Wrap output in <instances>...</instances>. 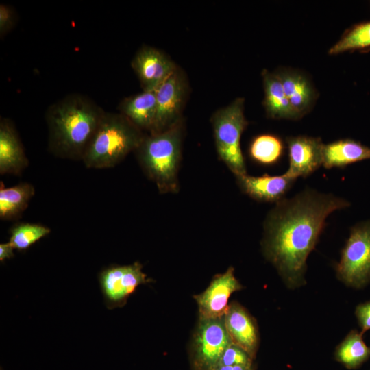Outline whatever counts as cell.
Instances as JSON below:
<instances>
[{"label": "cell", "instance_id": "6da1fadb", "mask_svg": "<svg viewBox=\"0 0 370 370\" xmlns=\"http://www.w3.org/2000/svg\"><path fill=\"white\" fill-rule=\"evenodd\" d=\"M349 203L332 194L306 189L275 204L264 222L262 249L290 286L301 284L306 260L327 217Z\"/></svg>", "mask_w": 370, "mask_h": 370}, {"label": "cell", "instance_id": "7a4b0ae2", "mask_svg": "<svg viewBox=\"0 0 370 370\" xmlns=\"http://www.w3.org/2000/svg\"><path fill=\"white\" fill-rule=\"evenodd\" d=\"M106 111L89 97L69 94L45 113L48 149L56 157L82 160Z\"/></svg>", "mask_w": 370, "mask_h": 370}, {"label": "cell", "instance_id": "3957f363", "mask_svg": "<svg viewBox=\"0 0 370 370\" xmlns=\"http://www.w3.org/2000/svg\"><path fill=\"white\" fill-rule=\"evenodd\" d=\"M184 132L181 119L164 131L146 134L134 151L144 173L161 193H175L179 190Z\"/></svg>", "mask_w": 370, "mask_h": 370}, {"label": "cell", "instance_id": "277c9868", "mask_svg": "<svg viewBox=\"0 0 370 370\" xmlns=\"http://www.w3.org/2000/svg\"><path fill=\"white\" fill-rule=\"evenodd\" d=\"M145 134L119 112H106L82 161L90 169L114 167L136 150Z\"/></svg>", "mask_w": 370, "mask_h": 370}, {"label": "cell", "instance_id": "5b68a950", "mask_svg": "<svg viewBox=\"0 0 370 370\" xmlns=\"http://www.w3.org/2000/svg\"><path fill=\"white\" fill-rule=\"evenodd\" d=\"M245 100L238 97L213 113L210 121L219 158L235 176L247 174L241 138L248 125L244 114Z\"/></svg>", "mask_w": 370, "mask_h": 370}, {"label": "cell", "instance_id": "8992f818", "mask_svg": "<svg viewBox=\"0 0 370 370\" xmlns=\"http://www.w3.org/2000/svg\"><path fill=\"white\" fill-rule=\"evenodd\" d=\"M336 273L341 281L355 288H361L370 281V221L351 229Z\"/></svg>", "mask_w": 370, "mask_h": 370}, {"label": "cell", "instance_id": "52a82bcc", "mask_svg": "<svg viewBox=\"0 0 370 370\" xmlns=\"http://www.w3.org/2000/svg\"><path fill=\"white\" fill-rule=\"evenodd\" d=\"M232 341L224 323V317L199 318L190 349L192 370H212Z\"/></svg>", "mask_w": 370, "mask_h": 370}, {"label": "cell", "instance_id": "ba28073f", "mask_svg": "<svg viewBox=\"0 0 370 370\" xmlns=\"http://www.w3.org/2000/svg\"><path fill=\"white\" fill-rule=\"evenodd\" d=\"M142 269L143 265L135 262L128 265H112L99 273V282L108 309L124 306L138 286L151 282Z\"/></svg>", "mask_w": 370, "mask_h": 370}, {"label": "cell", "instance_id": "9c48e42d", "mask_svg": "<svg viewBox=\"0 0 370 370\" xmlns=\"http://www.w3.org/2000/svg\"><path fill=\"white\" fill-rule=\"evenodd\" d=\"M188 89L186 75L179 67L156 88V114L150 133L164 131L182 119Z\"/></svg>", "mask_w": 370, "mask_h": 370}, {"label": "cell", "instance_id": "30bf717a", "mask_svg": "<svg viewBox=\"0 0 370 370\" xmlns=\"http://www.w3.org/2000/svg\"><path fill=\"white\" fill-rule=\"evenodd\" d=\"M131 66L143 90H156L178 68L164 52L147 45L136 52Z\"/></svg>", "mask_w": 370, "mask_h": 370}, {"label": "cell", "instance_id": "8fae6325", "mask_svg": "<svg viewBox=\"0 0 370 370\" xmlns=\"http://www.w3.org/2000/svg\"><path fill=\"white\" fill-rule=\"evenodd\" d=\"M234 272V268L230 267L223 273L216 275L203 293L194 296L198 306L199 318L224 317L229 306L230 297L235 291L243 288Z\"/></svg>", "mask_w": 370, "mask_h": 370}, {"label": "cell", "instance_id": "7c38bea8", "mask_svg": "<svg viewBox=\"0 0 370 370\" xmlns=\"http://www.w3.org/2000/svg\"><path fill=\"white\" fill-rule=\"evenodd\" d=\"M289 166L286 171L297 179L313 173L323 164V144L319 138L297 136L286 138Z\"/></svg>", "mask_w": 370, "mask_h": 370}, {"label": "cell", "instance_id": "4fadbf2b", "mask_svg": "<svg viewBox=\"0 0 370 370\" xmlns=\"http://www.w3.org/2000/svg\"><path fill=\"white\" fill-rule=\"evenodd\" d=\"M241 189L252 199L262 202L278 203L291 188L296 179L286 173L280 175L265 173L261 176L247 174L236 176Z\"/></svg>", "mask_w": 370, "mask_h": 370}, {"label": "cell", "instance_id": "5bb4252c", "mask_svg": "<svg viewBox=\"0 0 370 370\" xmlns=\"http://www.w3.org/2000/svg\"><path fill=\"white\" fill-rule=\"evenodd\" d=\"M224 323L232 343L254 359L259 339L253 317L239 304L232 302L224 315Z\"/></svg>", "mask_w": 370, "mask_h": 370}, {"label": "cell", "instance_id": "9a60e30c", "mask_svg": "<svg viewBox=\"0 0 370 370\" xmlns=\"http://www.w3.org/2000/svg\"><path fill=\"white\" fill-rule=\"evenodd\" d=\"M29 160L14 124L8 118L0 119V174L19 175Z\"/></svg>", "mask_w": 370, "mask_h": 370}, {"label": "cell", "instance_id": "2e32d148", "mask_svg": "<svg viewBox=\"0 0 370 370\" xmlns=\"http://www.w3.org/2000/svg\"><path fill=\"white\" fill-rule=\"evenodd\" d=\"M119 112L142 131L150 133L156 114L155 90L141 92L123 99L118 106Z\"/></svg>", "mask_w": 370, "mask_h": 370}, {"label": "cell", "instance_id": "e0dca14e", "mask_svg": "<svg viewBox=\"0 0 370 370\" xmlns=\"http://www.w3.org/2000/svg\"><path fill=\"white\" fill-rule=\"evenodd\" d=\"M264 98L263 106L268 117L275 119H297L300 116L290 103L276 73H262Z\"/></svg>", "mask_w": 370, "mask_h": 370}, {"label": "cell", "instance_id": "ac0fdd59", "mask_svg": "<svg viewBox=\"0 0 370 370\" xmlns=\"http://www.w3.org/2000/svg\"><path fill=\"white\" fill-rule=\"evenodd\" d=\"M367 159H370V147L352 139H341L323 145L322 165L327 169L343 168Z\"/></svg>", "mask_w": 370, "mask_h": 370}, {"label": "cell", "instance_id": "d6986e66", "mask_svg": "<svg viewBox=\"0 0 370 370\" xmlns=\"http://www.w3.org/2000/svg\"><path fill=\"white\" fill-rule=\"evenodd\" d=\"M284 92L297 114L302 117L311 108L315 94L310 81L302 74L292 71L276 73Z\"/></svg>", "mask_w": 370, "mask_h": 370}, {"label": "cell", "instance_id": "ffe728a7", "mask_svg": "<svg viewBox=\"0 0 370 370\" xmlns=\"http://www.w3.org/2000/svg\"><path fill=\"white\" fill-rule=\"evenodd\" d=\"M34 194L35 188L30 183L21 182L6 188L1 182L0 219L14 221L21 218Z\"/></svg>", "mask_w": 370, "mask_h": 370}, {"label": "cell", "instance_id": "44dd1931", "mask_svg": "<svg viewBox=\"0 0 370 370\" xmlns=\"http://www.w3.org/2000/svg\"><path fill=\"white\" fill-rule=\"evenodd\" d=\"M362 334L351 331L336 349L335 359L349 369L360 367L370 358V347L365 343Z\"/></svg>", "mask_w": 370, "mask_h": 370}, {"label": "cell", "instance_id": "7402d4cb", "mask_svg": "<svg viewBox=\"0 0 370 370\" xmlns=\"http://www.w3.org/2000/svg\"><path fill=\"white\" fill-rule=\"evenodd\" d=\"M284 151V145L279 136L264 134L252 139L249 154L255 162L264 166H272L281 160Z\"/></svg>", "mask_w": 370, "mask_h": 370}, {"label": "cell", "instance_id": "603a6c76", "mask_svg": "<svg viewBox=\"0 0 370 370\" xmlns=\"http://www.w3.org/2000/svg\"><path fill=\"white\" fill-rule=\"evenodd\" d=\"M49 227L38 223H20L10 230L9 243L14 249L24 251L48 235Z\"/></svg>", "mask_w": 370, "mask_h": 370}, {"label": "cell", "instance_id": "cb8c5ba5", "mask_svg": "<svg viewBox=\"0 0 370 370\" xmlns=\"http://www.w3.org/2000/svg\"><path fill=\"white\" fill-rule=\"evenodd\" d=\"M370 47V21L353 26L338 42L329 50V54H338L347 51Z\"/></svg>", "mask_w": 370, "mask_h": 370}, {"label": "cell", "instance_id": "d4e9b609", "mask_svg": "<svg viewBox=\"0 0 370 370\" xmlns=\"http://www.w3.org/2000/svg\"><path fill=\"white\" fill-rule=\"evenodd\" d=\"M253 360L245 351L232 343L225 349L217 366L252 365Z\"/></svg>", "mask_w": 370, "mask_h": 370}, {"label": "cell", "instance_id": "484cf974", "mask_svg": "<svg viewBox=\"0 0 370 370\" xmlns=\"http://www.w3.org/2000/svg\"><path fill=\"white\" fill-rule=\"evenodd\" d=\"M16 15L14 8L1 3L0 5V37L3 38L14 27Z\"/></svg>", "mask_w": 370, "mask_h": 370}, {"label": "cell", "instance_id": "4316f807", "mask_svg": "<svg viewBox=\"0 0 370 370\" xmlns=\"http://www.w3.org/2000/svg\"><path fill=\"white\" fill-rule=\"evenodd\" d=\"M355 314L362 329V333L370 330V301L358 305Z\"/></svg>", "mask_w": 370, "mask_h": 370}, {"label": "cell", "instance_id": "83f0119b", "mask_svg": "<svg viewBox=\"0 0 370 370\" xmlns=\"http://www.w3.org/2000/svg\"><path fill=\"white\" fill-rule=\"evenodd\" d=\"M14 248L9 242L0 244V261L4 262L14 256Z\"/></svg>", "mask_w": 370, "mask_h": 370}, {"label": "cell", "instance_id": "f1b7e54d", "mask_svg": "<svg viewBox=\"0 0 370 370\" xmlns=\"http://www.w3.org/2000/svg\"><path fill=\"white\" fill-rule=\"evenodd\" d=\"M212 370H254L252 365L216 366Z\"/></svg>", "mask_w": 370, "mask_h": 370}]
</instances>
